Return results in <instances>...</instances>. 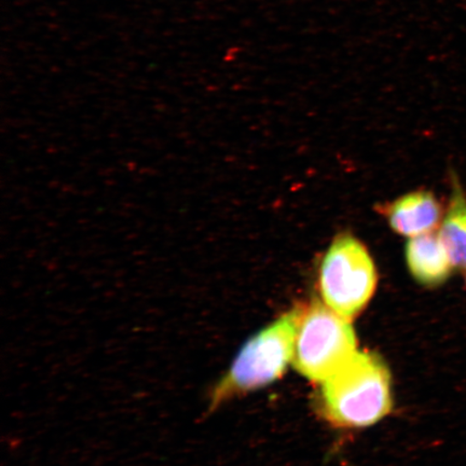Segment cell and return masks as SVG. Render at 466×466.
<instances>
[{"instance_id": "5b68a950", "label": "cell", "mask_w": 466, "mask_h": 466, "mask_svg": "<svg viewBox=\"0 0 466 466\" xmlns=\"http://www.w3.org/2000/svg\"><path fill=\"white\" fill-rule=\"evenodd\" d=\"M392 230L408 238L433 232L441 223L442 208L433 192L418 190L380 207Z\"/></svg>"}, {"instance_id": "6da1fadb", "label": "cell", "mask_w": 466, "mask_h": 466, "mask_svg": "<svg viewBox=\"0 0 466 466\" xmlns=\"http://www.w3.org/2000/svg\"><path fill=\"white\" fill-rule=\"evenodd\" d=\"M320 404L330 422L366 428L392 410L391 376L379 355L357 351L322 382Z\"/></svg>"}, {"instance_id": "277c9868", "label": "cell", "mask_w": 466, "mask_h": 466, "mask_svg": "<svg viewBox=\"0 0 466 466\" xmlns=\"http://www.w3.org/2000/svg\"><path fill=\"white\" fill-rule=\"evenodd\" d=\"M357 351V336L350 319L322 302L304 306L293 359L300 375L322 383Z\"/></svg>"}, {"instance_id": "52a82bcc", "label": "cell", "mask_w": 466, "mask_h": 466, "mask_svg": "<svg viewBox=\"0 0 466 466\" xmlns=\"http://www.w3.org/2000/svg\"><path fill=\"white\" fill-rule=\"evenodd\" d=\"M439 237L453 267L466 270V197L457 177L452 179L450 207L441 220Z\"/></svg>"}, {"instance_id": "8992f818", "label": "cell", "mask_w": 466, "mask_h": 466, "mask_svg": "<svg viewBox=\"0 0 466 466\" xmlns=\"http://www.w3.org/2000/svg\"><path fill=\"white\" fill-rule=\"evenodd\" d=\"M405 256L408 270L423 287H440L451 276L450 255L433 232L408 238Z\"/></svg>"}, {"instance_id": "3957f363", "label": "cell", "mask_w": 466, "mask_h": 466, "mask_svg": "<svg viewBox=\"0 0 466 466\" xmlns=\"http://www.w3.org/2000/svg\"><path fill=\"white\" fill-rule=\"evenodd\" d=\"M319 281L324 304L342 318L352 319L369 305L377 288L378 273L364 244L342 233L320 262Z\"/></svg>"}, {"instance_id": "7a4b0ae2", "label": "cell", "mask_w": 466, "mask_h": 466, "mask_svg": "<svg viewBox=\"0 0 466 466\" xmlns=\"http://www.w3.org/2000/svg\"><path fill=\"white\" fill-rule=\"evenodd\" d=\"M302 311L304 306L291 309L248 340L229 370L209 390L208 413L237 396L269 386L282 377L293 362Z\"/></svg>"}]
</instances>
